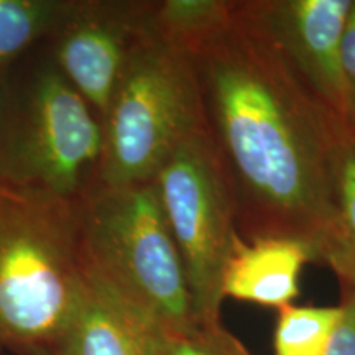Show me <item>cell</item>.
I'll return each mask as SVG.
<instances>
[{"label":"cell","instance_id":"cell-1","mask_svg":"<svg viewBox=\"0 0 355 355\" xmlns=\"http://www.w3.org/2000/svg\"><path fill=\"white\" fill-rule=\"evenodd\" d=\"M206 132L245 242L293 239L321 261L343 119L293 71L252 0L189 53Z\"/></svg>","mask_w":355,"mask_h":355},{"label":"cell","instance_id":"cell-2","mask_svg":"<svg viewBox=\"0 0 355 355\" xmlns=\"http://www.w3.org/2000/svg\"><path fill=\"white\" fill-rule=\"evenodd\" d=\"M83 275L162 334L196 326L188 277L153 181L96 184L79 202Z\"/></svg>","mask_w":355,"mask_h":355},{"label":"cell","instance_id":"cell-3","mask_svg":"<svg viewBox=\"0 0 355 355\" xmlns=\"http://www.w3.org/2000/svg\"><path fill=\"white\" fill-rule=\"evenodd\" d=\"M79 202L0 184V355L53 349L73 314Z\"/></svg>","mask_w":355,"mask_h":355},{"label":"cell","instance_id":"cell-4","mask_svg":"<svg viewBox=\"0 0 355 355\" xmlns=\"http://www.w3.org/2000/svg\"><path fill=\"white\" fill-rule=\"evenodd\" d=\"M202 128L206 123L193 58L155 32L148 12L102 119L96 184L150 183L176 146Z\"/></svg>","mask_w":355,"mask_h":355},{"label":"cell","instance_id":"cell-5","mask_svg":"<svg viewBox=\"0 0 355 355\" xmlns=\"http://www.w3.org/2000/svg\"><path fill=\"white\" fill-rule=\"evenodd\" d=\"M102 121L58 66L0 92V184L79 202L97 183Z\"/></svg>","mask_w":355,"mask_h":355},{"label":"cell","instance_id":"cell-6","mask_svg":"<svg viewBox=\"0 0 355 355\" xmlns=\"http://www.w3.org/2000/svg\"><path fill=\"white\" fill-rule=\"evenodd\" d=\"M153 184L183 260L196 321L220 322L222 278L239 232L232 196L206 128L176 146Z\"/></svg>","mask_w":355,"mask_h":355},{"label":"cell","instance_id":"cell-7","mask_svg":"<svg viewBox=\"0 0 355 355\" xmlns=\"http://www.w3.org/2000/svg\"><path fill=\"white\" fill-rule=\"evenodd\" d=\"M152 2H73L56 30L55 64L92 110L105 117Z\"/></svg>","mask_w":355,"mask_h":355},{"label":"cell","instance_id":"cell-8","mask_svg":"<svg viewBox=\"0 0 355 355\" xmlns=\"http://www.w3.org/2000/svg\"><path fill=\"white\" fill-rule=\"evenodd\" d=\"M266 33L311 92L345 122L343 38L352 0H252Z\"/></svg>","mask_w":355,"mask_h":355},{"label":"cell","instance_id":"cell-9","mask_svg":"<svg viewBox=\"0 0 355 355\" xmlns=\"http://www.w3.org/2000/svg\"><path fill=\"white\" fill-rule=\"evenodd\" d=\"M313 250L293 239L245 242L235 237L222 278V296L282 309L300 295V275Z\"/></svg>","mask_w":355,"mask_h":355},{"label":"cell","instance_id":"cell-10","mask_svg":"<svg viewBox=\"0 0 355 355\" xmlns=\"http://www.w3.org/2000/svg\"><path fill=\"white\" fill-rule=\"evenodd\" d=\"M155 329L84 277L73 314L58 337L56 355H152Z\"/></svg>","mask_w":355,"mask_h":355},{"label":"cell","instance_id":"cell-11","mask_svg":"<svg viewBox=\"0 0 355 355\" xmlns=\"http://www.w3.org/2000/svg\"><path fill=\"white\" fill-rule=\"evenodd\" d=\"M331 224L321 263L331 266L340 285L355 283V128L344 122L334 150Z\"/></svg>","mask_w":355,"mask_h":355},{"label":"cell","instance_id":"cell-12","mask_svg":"<svg viewBox=\"0 0 355 355\" xmlns=\"http://www.w3.org/2000/svg\"><path fill=\"white\" fill-rule=\"evenodd\" d=\"M234 0H163L150 6V25L159 37L184 51H194L227 25Z\"/></svg>","mask_w":355,"mask_h":355},{"label":"cell","instance_id":"cell-13","mask_svg":"<svg viewBox=\"0 0 355 355\" xmlns=\"http://www.w3.org/2000/svg\"><path fill=\"white\" fill-rule=\"evenodd\" d=\"M71 8L68 0H0V73L40 40L55 35Z\"/></svg>","mask_w":355,"mask_h":355},{"label":"cell","instance_id":"cell-14","mask_svg":"<svg viewBox=\"0 0 355 355\" xmlns=\"http://www.w3.org/2000/svg\"><path fill=\"white\" fill-rule=\"evenodd\" d=\"M339 306H283L275 329V355H327Z\"/></svg>","mask_w":355,"mask_h":355},{"label":"cell","instance_id":"cell-15","mask_svg":"<svg viewBox=\"0 0 355 355\" xmlns=\"http://www.w3.org/2000/svg\"><path fill=\"white\" fill-rule=\"evenodd\" d=\"M152 355H254L241 340L217 324H196L184 332H153Z\"/></svg>","mask_w":355,"mask_h":355},{"label":"cell","instance_id":"cell-16","mask_svg":"<svg viewBox=\"0 0 355 355\" xmlns=\"http://www.w3.org/2000/svg\"><path fill=\"white\" fill-rule=\"evenodd\" d=\"M340 318L332 334L327 355H355V283L340 285Z\"/></svg>","mask_w":355,"mask_h":355},{"label":"cell","instance_id":"cell-17","mask_svg":"<svg viewBox=\"0 0 355 355\" xmlns=\"http://www.w3.org/2000/svg\"><path fill=\"white\" fill-rule=\"evenodd\" d=\"M343 76L345 87V122L355 128V0H352L343 38Z\"/></svg>","mask_w":355,"mask_h":355},{"label":"cell","instance_id":"cell-18","mask_svg":"<svg viewBox=\"0 0 355 355\" xmlns=\"http://www.w3.org/2000/svg\"><path fill=\"white\" fill-rule=\"evenodd\" d=\"M19 355H56V354L53 352V349H35V350H28V352H24Z\"/></svg>","mask_w":355,"mask_h":355}]
</instances>
